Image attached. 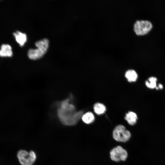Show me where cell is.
Wrapping results in <instances>:
<instances>
[{"instance_id":"obj_1","label":"cell","mask_w":165,"mask_h":165,"mask_svg":"<svg viewBox=\"0 0 165 165\" xmlns=\"http://www.w3.org/2000/svg\"><path fill=\"white\" fill-rule=\"evenodd\" d=\"M69 99L63 101L57 110V115L60 122L63 125L72 126L76 125L82 118V111H76L75 106L69 102Z\"/></svg>"},{"instance_id":"obj_2","label":"cell","mask_w":165,"mask_h":165,"mask_svg":"<svg viewBox=\"0 0 165 165\" xmlns=\"http://www.w3.org/2000/svg\"><path fill=\"white\" fill-rule=\"evenodd\" d=\"M49 41L44 38L36 42L35 45L37 48L30 49L28 52L29 58L33 60H36L42 57L46 53L48 48Z\"/></svg>"},{"instance_id":"obj_3","label":"cell","mask_w":165,"mask_h":165,"mask_svg":"<svg viewBox=\"0 0 165 165\" xmlns=\"http://www.w3.org/2000/svg\"><path fill=\"white\" fill-rule=\"evenodd\" d=\"M17 155L21 165H32L36 159V154L33 151L28 152L26 150H20L18 152Z\"/></svg>"},{"instance_id":"obj_4","label":"cell","mask_w":165,"mask_h":165,"mask_svg":"<svg viewBox=\"0 0 165 165\" xmlns=\"http://www.w3.org/2000/svg\"><path fill=\"white\" fill-rule=\"evenodd\" d=\"M131 134L123 125L116 126L113 132V137L116 141L121 142H126L130 138Z\"/></svg>"},{"instance_id":"obj_5","label":"cell","mask_w":165,"mask_h":165,"mask_svg":"<svg viewBox=\"0 0 165 165\" xmlns=\"http://www.w3.org/2000/svg\"><path fill=\"white\" fill-rule=\"evenodd\" d=\"M152 27V23L147 20H137L134 24V29L138 35H143L147 34Z\"/></svg>"},{"instance_id":"obj_6","label":"cell","mask_w":165,"mask_h":165,"mask_svg":"<svg viewBox=\"0 0 165 165\" xmlns=\"http://www.w3.org/2000/svg\"><path fill=\"white\" fill-rule=\"evenodd\" d=\"M110 156L112 160L113 161H124L126 160L127 157V153L122 147L118 146L111 150Z\"/></svg>"},{"instance_id":"obj_7","label":"cell","mask_w":165,"mask_h":165,"mask_svg":"<svg viewBox=\"0 0 165 165\" xmlns=\"http://www.w3.org/2000/svg\"><path fill=\"white\" fill-rule=\"evenodd\" d=\"M16 41L21 46L24 45L27 40L26 35L19 31H17L13 33Z\"/></svg>"},{"instance_id":"obj_8","label":"cell","mask_w":165,"mask_h":165,"mask_svg":"<svg viewBox=\"0 0 165 165\" xmlns=\"http://www.w3.org/2000/svg\"><path fill=\"white\" fill-rule=\"evenodd\" d=\"M13 53L11 46L8 44H3L0 50V56L2 57H10Z\"/></svg>"},{"instance_id":"obj_9","label":"cell","mask_w":165,"mask_h":165,"mask_svg":"<svg viewBox=\"0 0 165 165\" xmlns=\"http://www.w3.org/2000/svg\"><path fill=\"white\" fill-rule=\"evenodd\" d=\"M125 119L129 125H134L137 122L138 116L135 113L130 111L126 114Z\"/></svg>"},{"instance_id":"obj_10","label":"cell","mask_w":165,"mask_h":165,"mask_svg":"<svg viewBox=\"0 0 165 165\" xmlns=\"http://www.w3.org/2000/svg\"><path fill=\"white\" fill-rule=\"evenodd\" d=\"M125 76L128 82H132L136 81L138 79V75L135 71L133 70L130 69L126 72Z\"/></svg>"},{"instance_id":"obj_11","label":"cell","mask_w":165,"mask_h":165,"mask_svg":"<svg viewBox=\"0 0 165 165\" xmlns=\"http://www.w3.org/2000/svg\"><path fill=\"white\" fill-rule=\"evenodd\" d=\"M81 119L84 123L86 124H89L92 123L94 121L95 117L92 112H88L83 114Z\"/></svg>"},{"instance_id":"obj_12","label":"cell","mask_w":165,"mask_h":165,"mask_svg":"<svg viewBox=\"0 0 165 165\" xmlns=\"http://www.w3.org/2000/svg\"><path fill=\"white\" fill-rule=\"evenodd\" d=\"M94 109L95 113L98 115L103 114L106 110L105 105L100 103H95L94 105Z\"/></svg>"},{"instance_id":"obj_13","label":"cell","mask_w":165,"mask_h":165,"mask_svg":"<svg viewBox=\"0 0 165 165\" xmlns=\"http://www.w3.org/2000/svg\"><path fill=\"white\" fill-rule=\"evenodd\" d=\"M157 78L154 77L149 78L145 82V84L148 88L153 89L156 87Z\"/></svg>"},{"instance_id":"obj_14","label":"cell","mask_w":165,"mask_h":165,"mask_svg":"<svg viewBox=\"0 0 165 165\" xmlns=\"http://www.w3.org/2000/svg\"><path fill=\"white\" fill-rule=\"evenodd\" d=\"M163 86L160 83L159 84L158 86H156V90H159V89H163Z\"/></svg>"}]
</instances>
